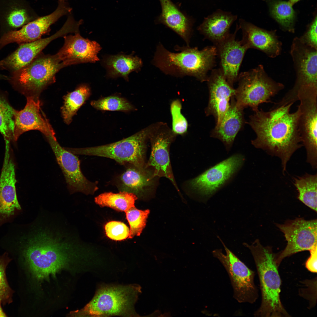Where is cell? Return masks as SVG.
<instances>
[{
	"instance_id": "cell-1",
	"label": "cell",
	"mask_w": 317,
	"mask_h": 317,
	"mask_svg": "<svg viewBox=\"0 0 317 317\" xmlns=\"http://www.w3.org/2000/svg\"><path fill=\"white\" fill-rule=\"evenodd\" d=\"M59 229L38 227L23 237L14 259L18 281L33 291L45 281L78 265L84 255L75 238Z\"/></svg>"
},
{
	"instance_id": "cell-2",
	"label": "cell",
	"mask_w": 317,
	"mask_h": 317,
	"mask_svg": "<svg viewBox=\"0 0 317 317\" xmlns=\"http://www.w3.org/2000/svg\"><path fill=\"white\" fill-rule=\"evenodd\" d=\"M293 104L272 107L268 111L258 109L250 116L248 122L256 136L252 144L279 157L284 173L292 155L303 146L298 128L300 110L297 106L296 111L291 113Z\"/></svg>"
},
{
	"instance_id": "cell-3",
	"label": "cell",
	"mask_w": 317,
	"mask_h": 317,
	"mask_svg": "<svg viewBox=\"0 0 317 317\" xmlns=\"http://www.w3.org/2000/svg\"><path fill=\"white\" fill-rule=\"evenodd\" d=\"M175 53L158 45L153 64L165 74L182 77L193 76L201 82L207 81L208 73L214 67L217 55L216 46H208L201 50L197 47L176 45Z\"/></svg>"
},
{
	"instance_id": "cell-4",
	"label": "cell",
	"mask_w": 317,
	"mask_h": 317,
	"mask_svg": "<svg viewBox=\"0 0 317 317\" xmlns=\"http://www.w3.org/2000/svg\"><path fill=\"white\" fill-rule=\"evenodd\" d=\"M252 255L260 284L262 302L256 317L289 316L280 298L281 280L276 254L270 247H264L258 239L251 245L244 242Z\"/></svg>"
},
{
	"instance_id": "cell-5",
	"label": "cell",
	"mask_w": 317,
	"mask_h": 317,
	"mask_svg": "<svg viewBox=\"0 0 317 317\" xmlns=\"http://www.w3.org/2000/svg\"><path fill=\"white\" fill-rule=\"evenodd\" d=\"M139 290V287L135 284H102L88 303L69 315L73 317L136 316L134 305Z\"/></svg>"
},
{
	"instance_id": "cell-6",
	"label": "cell",
	"mask_w": 317,
	"mask_h": 317,
	"mask_svg": "<svg viewBox=\"0 0 317 317\" xmlns=\"http://www.w3.org/2000/svg\"><path fill=\"white\" fill-rule=\"evenodd\" d=\"M154 124L127 138L106 145L82 148H67L75 155L96 156L110 158L121 164H128L138 168L145 167L147 142Z\"/></svg>"
},
{
	"instance_id": "cell-7",
	"label": "cell",
	"mask_w": 317,
	"mask_h": 317,
	"mask_svg": "<svg viewBox=\"0 0 317 317\" xmlns=\"http://www.w3.org/2000/svg\"><path fill=\"white\" fill-rule=\"evenodd\" d=\"M237 81L234 95L237 105L243 109L249 107L254 112L260 104L272 103L271 98L284 87L270 77L262 65L239 73Z\"/></svg>"
},
{
	"instance_id": "cell-8",
	"label": "cell",
	"mask_w": 317,
	"mask_h": 317,
	"mask_svg": "<svg viewBox=\"0 0 317 317\" xmlns=\"http://www.w3.org/2000/svg\"><path fill=\"white\" fill-rule=\"evenodd\" d=\"M38 56L26 67L14 71L11 80L23 94L36 98L55 82L56 73L65 67L57 54Z\"/></svg>"
},
{
	"instance_id": "cell-9",
	"label": "cell",
	"mask_w": 317,
	"mask_h": 317,
	"mask_svg": "<svg viewBox=\"0 0 317 317\" xmlns=\"http://www.w3.org/2000/svg\"><path fill=\"white\" fill-rule=\"evenodd\" d=\"M290 53L296 72L295 83L282 99L275 103L276 106L294 104L297 101L299 93L317 90V49L306 45L299 37H296L293 40Z\"/></svg>"
},
{
	"instance_id": "cell-10",
	"label": "cell",
	"mask_w": 317,
	"mask_h": 317,
	"mask_svg": "<svg viewBox=\"0 0 317 317\" xmlns=\"http://www.w3.org/2000/svg\"><path fill=\"white\" fill-rule=\"evenodd\" d=\"M217 237L224 247L226 254L221 249H216L212 251V254L228 274L233 289V298L239 303H254L258 297L254 272L226 247L219 236Z\"/></svg>"
},
{
	"instance_id": "cell-11",
	"label": "cell",
	"mask_w": 317,
	"mask_h": 317,
	"mask_svg": "<svg viewBox=\"0 0 317 317\" xmlns=\"http://www.w3.org/2000/svg\"><path fill=\"white\" fill-rule=\"evenodd\" d=\"M176 135L166 123H154L149 137L151 154L145 167L151 171L154 177H163L168 179L178 190L172 170L169 154L170 146Z\"/></svg>"
},
{
	"instance_id": "cell-12",
	"label": "cell",
	"mask_w": 317,
	"mask_h": 317,
	"mask_svg": "<svg viewBox=\"0 0 317 317\" xmlns=\"http://www.w3.org/2000/svg\"><path fill=\"white\" fill-rule=\"evenodd\" d=\"M298 128L302 144L306 151L307 162L313 169L317 165V90L299 93Z\"/></svg>"
},
{
	"instance_id": "cell-13",
	"label": "cell",
	"mask_w": 317,
	"mask_h": 317,
	"mask_svg": "<svg viewBox=\"0 0 317 317\" xmlns=\"http://www.w3.org/2000/svg\"><path fill=\"white\" fill-rule=\"evenodd\" d=\"M244 160L243 155L234 154L192 179L190 186L201 196L209 199L232 178Z\"/></svg>"
},
{
	"instance_id": "cell-14",
	"label": "cell",
	"mask_w": 317,
	"mask_h": 317,
	"mask_svg": "<svg viewBox=\"0 0 317 317\" xmlns=\"http://www.w3.org/2000/svg\"><path fill=\"white\" fill-rule=\"evenodd\" d=\"M276 226L284 234L287 244L280 254H276L279 266L285 258L297 252L309 251L317 246V220L298 218Z\"/></svg>"
},
{
	"instance_id": "cell-15",
	"label": "cell",
	"mask_w": 317,
	"mask_h": 317,
	"mask_svg": "<svg viewBox=\"0 0 317 317\" xmlns=\"http://www.w3.org/2000/svg\"><path fill=\"white\" fill-rule=\"evenodd\" d=\"M45 137L62 171L70 193L94 194L98 189L97 183L90 181L84 176L78 157L61 146L56 137L50 136Z\"/></svg>"
},
{
	"instance_id": "cell-16",
	"label": "cell",
	"mask_w": 317,
	"mask_h": 317,
	"mask_svg": "<svg viewBox=\"0 0 317 317\" xmlns=\"http://www.w3.org/2000/svg\"><path fill=\"white\" fill-rule=\"evenodd\" d=\"M71 10L64 1H59L56 9L51 14L30 22L18 30L11 31L4 34L0 39V48L11 43L22 44L41 38L51 25Z\"/></svg>"
},
{
	"instance_id": "cell-17",
	"label": "cell",
	"mask_w": 317,
	"mask_h": 317,
	"mask_svg": "<svg viewBox=\"0 0 317 317\" xmlns=\"http://www.w3.org/2000/svg\"><path fill=\"white\" fill-rule=\"evenodd\" d=\"M209 91L208 104L205 110L207 115H211L218 126L228 109L235 89L227 82L220 68L213 70L207 81Z\"/></svg>"
},
{
	"instance_id": "cell-18",
	"label": "cell",
	"mask_w": 317,
	"mask_h": 317,
	"mask_svg": "<svg viewBox=\"0 0 317 317\" xmlns=\"http://www.w3.org/2000/svg\"><path fill=\"white\" fill-rule=\"evenodd\" d=\"M27 100L23 109L14 110V141H17L24 132L34 130L40 131L45 136L55 137L53 129L41 110V104L38 98L28 96Z\"/></svg>"
},
{
	"instance_id": "cell-19",
	"label": "cell",
	"mask_w": 317,
	"mask_h": 317,
	"mask_svg": "<svg viewBox=\"0 0 317 317\" xmlns=\"http://www.w3.org/2000/svg\"><path fill=\"white\" fill-rule=\"evenodd\" d=\"M239 28L237 25L233 34H230L223 41L215 45L220 59V69L227 82L232 87L237 81L240 66L246 52L249 49L242 40L235 39L236 34Z\"/></svg>"
},
{
	"instance_id": "cell-20",
	"label": "cell",
	"mask_w": 317,
	"mask_h": 317,
	"mask_svg": "<svg viewBox=\"0 0 317 317\" xmlns=\"http://www.w3.org/2000/svg\"><path fill=\"white\" fill-rule=\"evenodd\" d=\"M64 38V45L56 54L65 67L99 60L97 55L101 48L96 42L83 38L79 31Z\"/></svg>"
},
{
	"instance_id": "cell-21",
	"label": "cell",
	"mask_w": 317,
	"mask_h": 317,
	"mask_svg": "<svg viewBox=\"0 0 317 317\" xmlns=\"http://www.w3.org/2000/svg\"><path fill=\"white\" fill-rule=\"evenodd\" d=\"M71 32L70 26L65 24L59 30L50 37L21 44L15 51L0 61V67L14 71L24 68L30 63L51 41Z\"/></svg>"
},
{
	"instance_id": "cell-22",
	"label": "cell",
	"mask_w": 317,
	"mask_h": 317,
	"mask_svg": "<svg viewBox=\"0 0 317 317\" xmlns=\"http://www.w3.org/2000/svg\"><path fill=\"white\" fill-rule=\"evenodd\" d=\"M15 164L11 157L9 145H5L4 161L0 176V215H12L21 207L18 201L16 188Z\"/></svg>"
},
{
	"instance_id": "cell-23",
	"label": "cell",
	"mask_w": 317,
	"mask_h": 317,
	"mask_svg": "<svg viewBox=\"0 0 317 317\" xmlns=\"http://www.w3.org/2000/svg\"><path fill=\"white\" fill-rule=\"evenodd\" d=\"M239 26L242 31V40L249 48L259 50L271 58H275L280 54L282 43L275 30L264 29L242 19L239 20Z\"/></svg>"
},
{
	"instance_id": "cell-24",
	"label": "cell",
	"mask_w": 317,
	"mask_h": 317,
	"mask_svg": "<svg viewBox=\"0 0 317 317\" xmlns=\"http://www.w3.org/2000/svg\"><path fill=\"white\" fill-rule=\"evenodd\" d=\"M243 110L237 105L234 96H232L229 108L221 122L211 132V136L222 141L227 152L230 150L236 135L244 124Z\"/></svg>"
},
{
	"instance_id": "cell-25",
	"label": "cell",
	"mask_w": 317,
	"mask_h": 317,
	"mask_svg": "<svg viewBox=\"0 0 317 317\" xmlns=\"http://www.w3.org/2000/svg\"><path fill=\"white\" fill-rule=\"evenodd\" d=\"M154 178L145 167L140 168L129 164L117 177L116 185L119 191L132 193L138 198H143L152 185Z\"/></svg>"
},
{
	"instance_id": "cell-26",
	"label": "cell",
	"mask_w": 317,
	"mask_h": 317,
	"mask_svg": "<svg viewBox=\"0 0 317 317\" xmlns=\"http://www.w3.org/2000/svg\"><path fill=\"white\" fill-rule=\"evenodd\" d=\"M237 18L230 12L218 10L205 18L198 30L215 45L229 35L230 27Z\"/></svg>"
},
{
	"instance_id": "cell-27",
	"label": "cell",
	"mask_w": 317,
	"mask_h": 317,
	"mask_svg": "<svg viewBox=\"0 0 317 317\" xmlns=\"http://www.w3.org/2000/svg\"><path fill=\"white\" fill-rule=\"evenodd\" d=\"M161 13L158 21L171 29L185 41L189 46L192 32L190 21L178 9L171 0H159Z\"/></svg>"
},
{
	"instance_id": "cell-28",
	"label": "cell",
	"mask_w": 317,
	"mask_h": 317,
	"mask_svg": "<svg viewBox=\"0 0 317 317\" xmlns=\"http://www.w3.org/2000/svg\"><path fill=\"white\" fill-rule=\"evenodd\" d=\"M104 62L109 76L122 77L126 80L131 72L139 70L142 65L141 59L138 57L123 54L108 56Z\"/></svg>"
},
{
	"instance_id": "cell-29",
	"label": "cell",
	"mask_w": 317,
	"mask_h": 317,
	"mask_svg": "<svg viewBox=\"0 0 317 317\" xmlns=\"http://www.w3.org/2000/svg\"><path fill=\"white\" fill-rule=\"evenodd\" d=\"M294 184L298 192V199L317 211V176L306 174L294 178Z\"/></svg>"
},
{
	"instance_id": "cell-30",
	"label": "cell",
	"mask_w": 317,
	"mask_h": 317,
	"mask_svg": "<svg viewBox=\"0 0 317 317\" xmlns=\"http://www.w3.org/2000/svg\"><path fill=\"white\" fill-rule=\"evenodd\" d=\"M138 199L134 194L125 191L117 193L105 192L95 198L96 204L102 207H107L117 211L126 212L135 207V201Z\"/></svg>"
},
{
	"instance_id": "cell-31",
	"label": "cell",
	"mask_w": 317,
	"mask_h": 317,
	"mask_svg": "<svg viewBox=\"0 0 317 317\" xmlns=\"http://www.w3.org/2000/svg\"><path fill=\"white\" fill-rule=\"evenodd\" d=\"M90 94L89 87L84 85L64 96V104L61 111L64 121L66 124H68L71 123L73 116Z\"/></svg>"
},
{
	"instance_id": "cell-32",
	"label": "cell",
	"mask_w": 317,
	"mask_h": 317,
	"mask_svg": "<svg viewBox=\"0 0 317 317\" xmlns=\"http://www.w3.org/2000/svg\"><path fill=\"white\" fill-rule=\"evenodd\" d=\"M270 13L273 18L284 29L294 33L295 12L289 1L275 0L270 4Z\"/></svg>"
},
{
	"instance_id": "cell-33",
	"label": "cell",
	"mask_w": 317,
	"mask_h": 317,
	"mask_svg": "<svg viewBox=\"0 0 317 317\" xmlns=\"http://www.w3.org/2000/svg\"><path fill=\"white\" fill-rule=\"evenodd\" d=\"M14 110L4 97L0 96V133L5 142L14 141Z\"/></svg>"
},
{
	"instance_id": "cell-34",
	"label": "cell",
	"mask_w": 317,
	"mask_h": 317,
	"mask_svg": "<svg viewBox=\"0 0 317 317\" xmlns=\"http://www.w3.org/2000/svg\"><path fill=\"white\" fill-rule=\"evenodd\" d=\"M12 260L7 253L0 256V303L3 306L13 301L14 291L9 286L6 274V269Z\"/></svg>"
},
{
	"instance_id": "cell-35",
	"label": "cell",
	"mask_w": 317,
	"mask_h": 317,
	"mask_svg": "<svg viewBox=\"0 0 317 317\" xmlns=\"http://www.w3.org/2000/svg\"><path fill=\"white\" fill-rule=\"evenodd\" d=\"M125 212L126 218L130 227L129 238L140 236L146 226L150 210L148 209L140 210L134 207Z\"/></svg>"
},
{
	"instance_id": "cell-36",
	"label": "cell",
	"mask_w": 317,
	"mask_h": 317,
	"mask_svg": "<svg viewBox=\"0 0 317 317\" xmlns=\"http://www.w3.org/2000/svg\"><path fill=\"white\" fill-rule=\"evenodd\" d=\"M95 108L99 110L127 112L133 110V106L125 99L117 96L104 97L90 103Z\"/></svg>"
},
{
	"instance_id": "cell-37",
	"label": "cell",
	"mask_w": 317,
	"mask_h": 317,
	"mask_svg": "<svg viewBox=\"0 0 317 317\" xmlns=\"http://www.w3.org/2000/svg\"><path fill=\"white\" fill-rule=\"evenodd\" d=\"M182 108L181 101L179 99L174 100L171 104V129L176 135H183L187 131L188 124L186 118L181 113Z\"/></svg>"
},
{
	"instance_id": "cell-38",
	"label": "cell",
	"mask_w": 317,
	"mask_h": 317,
	"mask_svg": "<svg viewBox=\"0 0 317 317\" xmlns=\"http://www.w3.org/2000/svg\"><path fill=\"white\" fill-rule=\"evenodd\" d=\"M26 9L16 7L11 9L6 16L8 24L13 28L23 26L33 20Z\"/></svg>"
},
{
	"instance_id": "cell-39",
	"label": "cell",
	"mask_w": 317,
	"mask_h": 317,
	"mask_svg": "<svg viewBox=\"0 0 317 317\" xmlns=\"http://www.w3.org/2000/svg\"><path fill=\"white\" fill-rule=\"evenodd\" d=\"M106 234L110 239L116 241L125 240L128 237L130 230L124 223L119 221H111L105 225Z\"/></svg>"
},
{
	"instance_id": "cell-40",
	"label": "cell",
	"mask_w": 317,
	"mask_h": 317,
	"mask_svg": "<svg viewBox=\"0 0 317 317\" xmlns=\"http://www.w3.org/2000/svg\"><path fill=\"white\" fill-rule=\"evenodd\" d=\"M317 18L316 16L304 34L299 38L306 45L317 49Z\"/></svg>"
},
{
	"instance_id": "cell-41",
	"label": "cell",
	"mask_w": 317,
	"mask_h": 317,
	"mask_svg": "<svg viewBox=\"0 0 317 317\" xmlns=\"http://www.w3.org/2000/svg\"><path fill=\"white\" fill-rule=\"evenodd\" d=\"M317 246L309 251L310 256L306 263V267L310 272L316 273L317 271Z\"/></svg>"
},
{
	"instance_id": "cell-42",
	"label": "cell",
	"mask_w": 317,
	"mask_h": 317,
	"mask_svg": "<svg viewBox=\"0 0 317 317\" xmlns=\"http://www.w3.org/2000/svg\"><path fill=\"white\" fill-rule=\"evenodd\" d=\"M1 305V304L0 303V317H6L7 316L4 311Z\"/></svg>"
},
{
	"instance_id": "cell-43",
	"label": "cell",
	"mask_w": 317,
	"mask_h": 317,
	"mask_svg": "<svg viewBox=\"0 0 317 317\" xmlns=\"http://www.w3.org/2000/svg\"><path fill=\"white\" fill-rule=\"evenodd\" d=\"M300 0H289V1L292 5H293Z\"/></svg>"
},
{
	"instance_id": "cell-44",
	"label": "cell",
	"mask_w": 317,
	"mask_h": 317,
	"mask_svg": "<svg viewBox=\"0 0 317 317\" xmlns=\"http://www.w3.org/2000/svg\"><path fill=\"white\" fill-rule=\"evenodd\" d=\"M8 78L7 76L0 74V79H7Z\"/></svg>"
},
{
	"instance_id": "cell-45",
	"label": "cell",
	"mask_w": 317,
	"mask_h": 317,
	"mask_svg": "<svg viewBox=\"0 0 317 317\" xmlns=\"http://www.w3.org/2000/svg\"><path fill=\"white\" fill-rule=\"evenodd\" d=\"M59 1H64L65 0H58Z\"/></svg>"
},
{
	"instance_id": "cell-46",
	"label": "cell",
	"mask_w": 317,
	"mask_h": 317,
	"mask_svg": "<svg viewBox=\"0 0 317 317\" xmlns=\"http://www.w3.org/2000/svg\"><path fill=\"white\" fill-rule=\"evenodd\" d=\"M264 0V1H268V0Z\"/></svg>"
}]
</instances>
